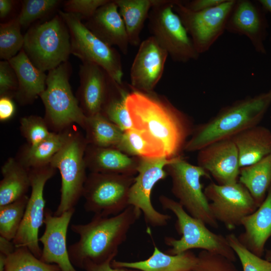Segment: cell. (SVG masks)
<instances>
[{
    "label": "cell",
    "instance_id": "1",
    "mask_svg": "<svg viewBox=\"0 0 271 271\" xmlns=\"http://www.w3.org/2000/svg\"><path fill=\"white\" fill-rule=\"evenodd\" d=\"M126 106L133 128L162 149L168 159L182 157L195 127L190 116L155 91L131 88Z\"/></svg>",
    "mask_w": 271,
    "mask_h": 271
},
{
    "label": "cell",
    "instance_id": "2",
    "mask_svg": "<svg viewBox=\"0 0 271 271\" xmlns=\"http://www.w3.org/2000/svg\"><path fill=\"white\" fill-rule=\"evenodd\" d=\"M142 213L139 208L129 205L114 216L94 215L88 223L72 224L71 230L79 236V240L68 247L72 265L83 269L88 262L100 264L113 260Z\"/></svg>",
    "mask_w": 271,
    "mask_h": 271
},
{
    "label": "cell",
    "instance_id": "3",
    "mask_svg": "<svg viewBox=\"0 0 271 271\" xmlns=\"http://www.w3.org/2000/svg\"><path fill=\"white\" fill-rule=\"evenodd\" d=\"M271 104V89L222 107L206 122L195 125L184 151L198 152L213 143L231 139L259 125Z\"/></svg>",
    "mask_w": 271,
    "mask_h": 271
},
{
    "label": "cell",
    "instance_id": "4",
    "mask_svg": "<svg viewBox=\"0 0 271 271\" xmlns=\"http://www.w3.org/2000/svg\"><path fill=\"white\" fill-rule=\"evenodd\" d=\"M159 200L164 209L176 216L175 228L182 236L178 239L165 237V244L170 247L166 253L175 255L192 249H201L223 255L233 262L236 260V254L226 236L211 231L205 223L189 214L178 201L163 195L159 196Z\"/></svg>",
    "mask_w": 271,
    "mask_h": 271
},
{
    "label": "cell",
    "instance_id": "5",
    "mask_svg": "<svg viewBox=\"0 0 271 271\" xmlns=\"http://www.w3.org/2000/svg\"><path fill=\"white\" fill-rule=\"evenodd\" d=\"M71 72L68 61L49 71L46 89L40 96L45 108L44 119L53 132L63 131L73 124L84 128L87 117L72 92L69 83Z\"/></svg>",
    "mask_w": 271,
    "mask_h": 271
},
{
    "label": "cell",
    "instance_id": "6",
    "mask_svg": "<svg viewBox=\"0 0 271 271\" xmlns=\"http://www.w3.org/2000/svg\"><path fill=\"white\" fill-rule=\"evenodd\" d=\"M24 36V51L43 72L68 61L71 54L69 29L59 14L49 21L31 26Z\"/></svg>",
    "mask_w": 271,
    "mask_h": 271
},
{
    "label": "cell",
    "instance_id": "7",
    "mask_svg": "<svg viewBox=\"0 0 271 271\" xmlns=\"http://www.w3.org/2000/svg\"><path fill=\"white\" fill-rule=\"evenodd\" d=\"M87 145L85 137L70 127L64 144L50 163L53 167L59 170L61 177L60 200L54 212L56 216L75 208L82 197L87 177L84 160Z\"/></svg>",
    "mask_w": 271,
    "mask_h": 271
},
{
    "label": "cell",
    "instance_id": "8",
    "mask_svg": "<svg viewBox=\"0 0 271 271\" xmlns=\"http://www.w3.org/2000/svg\"><path fill=\"white\" fill-rule=\"evenodd\" d=\"M172 180V192L178 202L191 216L213 228L218 222L212 215L201 182L202 177L210 178L203 169L191 164L183 157L173 159L165 167Z\"/></svg>",
    "mask_w": 271,
    "mask_h": 271
},
{
    "label": "cell",
    "instance_id": "9",
    "mask_svg": "<svg viewBox=\"0 0 271 271\" xmlns=\"http://www.w3.org/2000/svg\"><path fill=\"white\" fill-rule=\"evenodd\" d=\"M174 0H154L150 12L149 28L158 43L176 62L197 60L196 50L180 18L174 11Z\"/></svg>",
    "mask_w": 271,
    "mask_h": 271
},
{
    "label": "cell",
    "instance_id": "10",
    "mask_svg": "<svg viewBox=\"0 0 271 271\" xmlns=\"http://www.w3.org/2000/svg\"><path fill=\"white\" fill-rule=\"evenodd\" d=\"M70 33L71 54L82 63H91L102 67L119 84H122L123 73L120 55L112 46L103 42L82 22V18L59 11Z\"/></svg>",
    "mask_w": 271,
    "mask_h": 271
},
{
    "label": "cell",
    "instance_id": "11",
    "mask_svg": "<svg viewBox=\"0 0 271 271\" xmlns=\"http://www.w3.org/2000/svg\"><path fill=\"white\" fill-rule=\"evenodd\" d=\"M134 179V176L90 172L82 193L85 210L102 216L120 213L129 206V191Z\"/></svg>",
    "mask_w": 271,
    "mask_h": 271
},
{
    "label": "cell",
    "instance_id": "12",
    "mask_svg": "<svg viewBox=\"0 0 271 271\" xmlns=\"http://www.w3.org/2000/svg\"><path fill=\"white\" fill-rule=\"evenodd\" d=\"M236 0H225L215 7L201 12L186 8L182 1L174 0L173 8L180 18L199 54L208 51L226 31Z\"/></svg>",
    "mask_w": 271,
    "mask_h": 271
},
{
    "label": "cell",
    "instance_id": "13",
    "mask_svg": "<svg viewBox=\"0 0 271 271\" xmlns=\"http://www.w3.org/2000/svg\"><path fill=\"white\" fill-rule=\"evenodd\" d=\"M56 169L49 165L30 169L31 193L24 217L13 239L16 247H27L40 258L42 249L39 244V231L44 224L45 200L44 190L46 182L55 174Z\"/></svg>",
    "mask_w": 271,
    "mask_h": 271
},
{
    "label": "cell",
    "instance_id": "14",
    "mask_svg": "<svg viewBox=\"0 0 271 271\" xmlns=\"http://www.w3.org/2000/svg\"><path fill=\"white\" fill-rule=\"evenodd\" d=\"M214 218L228 230L241 225L245 216L259 207L247 188L238 182L221 185L211 182L204 190Z\"/></svg>",
    "mask_w": 271,
    "mask_h": 271
},
{
    "label": "cell",
    "instance_id": "15",
    "mask_svg": "<svg viewBox=\"0 0 271 271\" xmlns=\"http://www.w3.org/2000/svg\"><path fill=\"white\" fill-rule=\"evenodd\" d=\"M172 160L165 157L140 158L138 174L130 189L129 205L139 208L146 223L152 227L164 226L171 219L170 215L161 213L154 207L151 194L156 183L168 176L165 167Z\"/></svg>",
    "mask_w": 271,
    "mask_h": 271
},
{
    "label": "cell",
    "instance_id": "16",
    "mask_svg": "<svg viewBox=\"0 0 271 271\" xmlns=\"http://www.w3.org/2000/svg\"><path fill=\"white\" fill-rule=\"evenodd\" d=\"M75 211L73 208L56 216L49 209L46 210L45 230L39 238L43 245L40 259L57 265L61 271H77L70 260L67 246V230Z\"/></svg>",
    "mask_w": 271,
    "mask_h": 271
},
{
    "label": "cell",
    "instance_id": "17",
    "mask_svg": "<svg viewBox=\"0 0 271 271\" xmlns=\"http://www.w3.org/2000/svg\"><path fill=\"white\" fill-rule=\"evenodd\" d=\"M168 56L154 37L141 42L130 68V88L146 92L154 91Z\"/></svg>",
    "mask_w": 271,
    "mask_h": 271
},
{
    "label": "cell",
    "instance_id": "18",
    "mask_svg": "<svg viewBox=\"0 0 271 271\" xmlns=\"http://www.w3.org/2000/svg\"><path fill=\"white\" fill-rule=\"evenodd\" d=\"M197 165L221 185L238 182L240 166L237 148L233 140L213 143L198 151Z\"/></svg>",
    "mask_w": 271,
    "mask_h": 271
},
{
    "label": "cell",
    "instance_id": "19",
    "mask_svg": "<svg viewBox=\"0 0 271 271\" xmlns=\"http://www.w3.org/2000/svg\"><path fill=\"white\" fill-rule=\"evenodd\" d=\"M77 98L82 111L86 117L100 113L115 81L102 67L91 63L80 65Z\"/></svg>",
    "mask_w": 271,
    "mask_h": 271
},
{
    "label": "cell",
    "instance_id": "20",
    "mask_svg": "<svg viewBox=\"0 0 271 271\" xmlns=\"http://www.w3.org/2000/svg\"><path fill=\"white\" fill-rule=\"evenodd\" d=\"M266 22L259 8L249 0H236L226 26V31L245 36L255 50L266 52L263 44Z\"/></svg>",
    "mask_w": 271,
    "mask_h": 271
},
{
    "label": "cell",
    "instance_id": "21",
    "mask_svg": "<svg viewBox=\"0 0 271 271\" xmlns=\"http://www.w3.org/2000/svg\"><path fill=\"white\" fill-rule=\"evenodd\" d=\"M95 36L110 46H117L124 55L129 45L127 34L117 5L110 1L98 8L84 23Z\"/></svg>",
    "mask_w": 271,
    "mask_h": 271
},
{
    "label": "cell",
    "instance_id": "22",
    "mask_svg": "<svg viewBox=\"0 0 271 271\" xmlns=\"http://www.w3.org/2000/svg\"><path fill=\"white\" fill-rule=\"evenodd\" d=\"M241 225L244 231L237 236L239 241L252 253L262 257L265 244L271 237V187L263 202L243 218Z\"/></svg>",
    "mask_w": 271,
    "mask_h": 271
},
{
    "label": "cell",
    "instance_id": "23",
    "mask_svg": "<svg viewBox=\"0 0 271 271\" xmlns=\"http://www.w3.org/2000/svg\"><path fill=\"white\" fill-rule=\"evenodd\" d=\"M140 158L129 156L114 148L88 145L84 155L87 169L91 173L134 176Z\"/></svg>",
    "mask_w": 271,
    "mask_h": 271
},
{
    "label": "cell",
    "instance_id": "24",
    "mask_svg": "<svg viewBox=\"0 0 271 271\" xmlns=\"http://www.w3.org/2000/svg\"><path fill=\"white\" fill-rule=\"evenodd\" d=\"M18 81L15 98L21 105L33 103L46 89L47 74L31 62L23 49L9 60Z\"/></svg>",
    "mask_w": 271,
    "mask_h": 271
},
{
    "label": "cell",
    "instance_id": "25",
    "mask_svg": "<svg viewBox=\"0 0 271 271\" xmlns=\"http://www.w3.org/2000/svg\"><path fill=\"white\" fill-rule=\"evenodd\" d=\"M154 251L147 259L137 261H117L113 259V267H124L141 271H193L197 255L191 250L172 255L161 251L154 242Z\"/></svg>",
    "mask_w": 271,
    "mask_h": 271
},
{
    "label": "cell",
    "instance_id": "26",
    "mask_svg": "<svg viewBox=\"0 0 271 271\" xmlns=\"http://www.w3.org/2000/svg\"><path fill=\"white\" fill-rule=\"evenodd\" d=\"M237 149L240 168L252 165L271 154V130L257 125L231 139Z\"/></svg>",
    "mask_w": 271,
    "mask_h": 271
},
{
    "label": "cell",
    "instance_id": "27",
    "mask_svg": "<svg viewBox=\"0 0 271 271\" xmlns=\"http://www.w3.org/2000/svg\"><path fill=\"white\" fill-rule=\"evenodd\" d=\"M0 207L27 195L31 187L30 169L17 159L9 158L2 167Z\"/></svg>",
    "mask_w": 271,
    "mask_h": 271
},
{
    "label": "cell",
    "instance_id": "28",
    "mask_svg": "<svg viewBox=\"0 0 271 271\" xmlns=\"http://www.w3.org/2000/svg\"><path fill=\"white\" fill-rule=\"evenodd\" d=\"M69 128L61 132L52 131L48 137L35 146H25L17 159L29 169L49 165L64 144Z\"/></svg>",
    "mask_w": 271,
    "mask_h": 271
},
{
    "label": "cell",
    "instance_id": "29",
    "mask_svg": "<svg viewBox=\"0 0 271 271\" xmlns=\"http://www.w3.org/2000/svg\"><path fill=\"white\" fill-rule=\"evenodd\" d=\"M122 19L129 45L139 46L140 34L154 0H114Z\"/></svg>",
    "mask_w": 271,
    "mask_h": 271
},
{
    "label": "cell",
    "instance_id": "30",
    "mask_svg": "<svg viewBox=\"0 0 271 271\" xmlns=\"http://www.w3.org/2000/svg\"><path fill=\"white\" fill-rule=\"evenodd\" d=\"M238 182L248 190L258 206L271 187V154L240 169Z\"/></svg>",
    "mask_w": 271,
    "mask_h": 271
},
{
    "label": "cell",
    "instance_id": "31",
    "mask_svg": "<svg viewBox=\"0 0 271 271\" xmlns=\"http://www.w3.org/2000/svg\"><path fill=\"white\" fill-rule=\"evenodd\" d=\"M84 129L88 145L103 148H115L123 133L101 113L87 117Z\"/></svg>",
    "mask_w": 271,
    "mask_h": 271
},
{
    "label": "cell",
    "instance_id": "32",
    "mask_svg": "<svg viewBox=\"0 0 271 271\" xmlns=\"http://www.w3.org/2000/svg\"><path fill=\"white\" fill-rule=\"evenodd\" d=\"M130 91L124 86L123 83L119 84L114 82L100 112L123 131L133 127L126 106V99Z\"/></svg>",
    "mask_w": 271,
    "mask_h": 271
},
{
    "label": "cell",
    "instance_id": "33",
    "mask_svg": "<svg viewBox=\"0 0 271 271\" xmlns=\"http://www.w3.org/2000/svg\"><path fill=\"white\" fill-rule=\"evenodd\" d=\"M115 148L133 157H166L162 149L133 127L123 131L121 139Z\"/></svg>",
    "mask_w": 271,
    "mask_h": 271
},
{
    "label": "cell",
    "instance_id": "34",
    "mask_svg": "<svg viewBox=\"0 0 271 271\" xmlns=\"http://www.w3.org/2000/svg\"><path fill=\"white\" fill-rule=\"evenodd\" d=\"M29 197L0 207V236L13 241L21 225Z\"/></svg>",
    "mask_w": 271,
    "mask_h": 271
},
{
    "label": "cell",
    "instance_id": "35",
    "mask_svg": "<svg viewBox=\"0 0 271 271\" xmlns=\"http://www.w3.org/2000/svg\"><path fill=\"white\" fill-rule=\"evenodd\" d=\"M5 271H61L55 264L47 263L36 257L27 247H16L8 256Z\"/></svg>",
    "mask_w": 271,
    "mask_h": 271
},
{
    "label": "cell",
    "instance_id": "36",
    "mask_svg": "<svg viewBox=\"0 0 271 271\" xmlns=\"http://www.w3.org/2000/svg\"><path fill=\"white\" fill-rule=\"evenodd\" d=\"M17 17L0 25V58L9 61L23 49L24 36Z\"/></svg>",
    "mask_w": 271,
    "mask_h": 271
},
{
    "label": "cell",
    "instance_id": "37",
    "mask_svg": "<svg viewBox=\"0 0 271 271\" xmlns=\"http://www.w3.org/2000/svg\"><path fill=\"white\" fill-rule=\"evenodd\" d=\"M61 2L59 0L22 1L21 11L17 17L21 27H28L36 21L52 13Z\"/></svg>",
    "mask_w": 271,
    "mask_h": 271
},
{
    "label": "cell",
    "instance_id": "38",
    "mask_svg": "<svg viewBox=\"0 0 271 271\" xmlns=\"http://www.w3.org/2000/svg\"><path fill=\"white\" fill-rule=\"evenodd\" d=\"M227 241L241 262L242 271H271V261L248 250L233 233L226 236Z\"/></svg>",
    "mask_w": 271,
    "mask_h": 271
},
{
    "label": "cell",
    "instance_id": "39",
    "mask_svg": "<svg viewBox=\"0 0 271 271\" xmlns=\"http://www.w3.org/2000/svg\"><path fill=\"white\" fill-rule=\"evenodd\" d=\"M20 130L28 145L35 146L51 134L49 126L44 118L37 115H29L20 119Z\"/></svg>",
    "mask_w": 271,
    "mask_h": 271
},
{
    "label": "cell",
    "instance_id": "40",
    "mask_svg": "<svg viewBox=\"0 0 271 271\" xmlns=\"http://www.w3.org/2000/svg\"><path fill=\"white\" fill-rule=\"evenodd\" d=\"M193 271H239L233 263L225 256L201 250L197 255Z\"/></svg>",
    "mask_w": 271,
    "mask_h": 271
},
{
    "label": "cell",
    "instance_id": "41",
    "mask_svg": "<svg viewBox=\"0 0 271 271\" xmlns=\"http://www.w3.org/2000/svg\"><path fill=\"white\" fill-rule=\"evenodd\" d=\"M109 0H69L64 4V12L80 16L82 19L91 17L100 7Z\"/></svg>",
    "mask_w": 271,
    "mask_h": 271
},
{
    "label": "cell",
    "instance_id": "42",
    "mask_svg": "<svg viewBox=\"0 0 271 271\" xmlns=\"http://www.w3.org/2000/svg\"><path fill=\"white\" fill-rule=\"evenodd\" d=\"M18 87L16 72L9 61L0 62V96L15 97Z\"/></svg>",
    "mask_w": 271,
    "mask_h": 271
},
{
    "label": "cell",
    "instance_id": "43",
    "mask_svg": "<svg viewBox=\"0 0 271 271\" xmlns=\"http://www.w3.org/2000/svg\"><path fill=\"white\" fill-rule=\"evenodd\" d=\"M225 0H192L182 1L183 5L193 12H201L215 7Z\"/></svg>",
    "mask_w": 271,
    "mask_h": 271
},
{
    "label": "cell",
    "instance_id": "44",
    "mask_svg": "<svg viewBox=\"0 0 271 271\" xmlns=\"http://www.w3.org/2000/svg\"><path fill=\"white\" fill-rule=\"evenodd\" d=\"M16 111L12 98L8 96L0 97V120L7 121L14 116Z\"/></svg>",
    "mask_w": 271,
    "mask_h": 271
},
{
    "label": "cell",
    "instance_id": "45",
    "mask_svg": "<svg viewBox=\"0 0 271 271\" xmlns=\"http://www.w3.org/2000/svg\"><path fill=\"white\" fill-rule=\"evenodd\" d=\"M113 260H108L100 264L88 262L83 268L84 271H141L138 269L124 267H113L111 263Z\"/></svg>",
    "mask_w": 271,
    "mask_h": 271
},
{
    "label": "cell",
    "instance_id": "46",
    "mask_svg": "<svg viewBox=\"0 0 271 271\" xmlns=\"http://www.w3.org/2000/svg\"><path fill=\"white\" fill-rule=\"evenodd\" d=\"M15 1L12 0H0V18L6 19L12 11Z\"/></svg>",
    "mask_w": 271,
    "mask_h": 271
},
{
    "label": "cell",
    "instance_id": "47",
    "mask_svg": "<svg viewBox=\"0 0 271 271\" xmlns=\"http://www.w3.org/2000/svg\"><path fill=\"white\" fill-rule=\"evenodd\" d=\"M16 248L13 241L0 236V253L8 256L15 250Z\"/></svg>",
    "mask_w": 271,
    "mask_h": 271
},
{
    "label": "cell",
    "instance_id": "48",
    "mask_svg": "<svg viewBox=\"0 0 271 271\" xmlns=\"http://www.w3.org/2000/svg\"><path fill=\"white\" fill-rule=\"evenodd\" d=\"M258 2L264 10L269 12L271 14V0H259Z\"/></svg>",
    "mask_w": 271,
    "mask_h": 271
},
{
    "label": "cell",
    "instance_id": "49",
    "mask_svg": "<svg viewBox=\"0 0 271 271\" xmlns=\"http://www.w3.org/2000/svg\"><path fill=\"white\" fill-rule=\"evenodd\" d=\"M265 258L271 261V250H266L265 251Z\"/></svg>",
    "mask_w": 271,
    "mask_h": 271
}]
</instances>
